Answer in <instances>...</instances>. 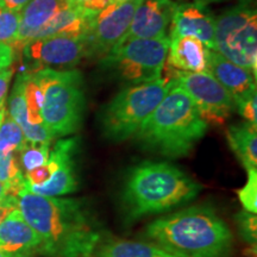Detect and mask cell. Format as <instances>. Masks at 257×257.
Segmentation results:
<instances>
[{
	"instance_id": "1",
	"label": "cell",
	"mask_w": 257,
	"mask_h": 257,
	"mask_svg": "<svg viewBox=\"0 0 257 257\" xmlns=\"http://www.w3.org/2000/svg\"><path fill=\"white\" fill-rule=\"evenodd\" d=\"M17 207L42 238V253L53 257H93L102 239L91 210L78 199L43 197L23 189Z\"/></svg>"
},
{
	"instance_id": "2",
	"label": "cell",
	"mask_w": 257,
	"mask_h": 257,
	"mask_svg": "<svg viewBox=\"0 0 257 257\" xmlns=\"http://www.w3.org/2000/svg\"><path fill=\"white\" fill-rule=\"evenodd\" d=\"M147 239L178 257H227L232 233L213 208L199 205L154 220Z\"/></svg>"
},
{
	"instance_id": "3",
	"label": "cell",
	"mask_w": 257,
	"mask_h": 257,
	"mask_svg": "<svg viewBox=\"0 0 257 257\" xmlns=\"http://www.w3.org/2000/svg\"><path fill=\"white\" fill-rule=\"evenodd\" d=\"M202 185L167 162H143L128 170L121 192L126 218L138 219L172 211L200 194Z\"/></svg>"
},
{
	"instance_id": "4",
	"label": "cell",
	"mask_w": 257,
	"mask_h": 257,
	"mask_svg": "<svg viewBox=\"0 0 257 257\" xmlns=\"http://www.w3.org/2000/svg\"><path fill=\"white\" fill-rule=\"evenodd\" d=\"M207 127L189 95L174 83L135 136L146 149L178 159L192 152Z\"/></svg>"
},
{
	"instance_id": "5",
	"label": "cell",
	"mask_w": 257,
	"mask_h": 257,
	"mask_svg": "<svg viewBox=\"0 0 257 257\" xmlns=\"http://www.w3.org/2000/svg\"><path fill=\"white\" fill-rule=\"evenodd\" d=\"M32 75L43 91L42 119L53 137L75 134L86 106L81 73L44 68Z\"/></svg>"
},
{
	"instance_id": "6",
	"label": "cell",
	"mask_w": 257,
	"mask_h": 257,
	"mask_svg": "<svg viewBox=\"0 0 257 257\" xmlns=\"http://www.w3.org/2000/svg\"><path fill=\"white\" fill-rule=\"evenodd\" d=\"M173 85L174 80L160 78L121 89L101 111L102 135L111 142L134 137Z\"/></svg>"
},
{
	"instance_id": "7",
	"label": "cell",
	"mask_w": 257,
	"mask_h": 257,
	"mask_svg": "<svg viewBox=\"0 0 257 257\" xmlns=\"http://www.w3.org/2000/svg\"><path fill=\"white\" fill-rule=\"evenodd\" d=\"M213 50L256 76L257 16L249 2L243 0L216 18Z\"/></svg>"
},
{
	"instance_id": "8",
	"label": "cell",
	"mask_w": 257,
	"mask_h": 257,
	"mask_svg": "<svg viewBox=\"0 0 257 257\" xmlns=\"http://www.w3.org/2000/svg\"><path fill=\"white\" fill-rule=\"evenodd\" d=\"M168 49L169 38L124 40L104 55L102 66L130 85L152 82L162 78Z\"/></svg>"
},
{
	"instance_id": "9",
	"label": "cell",
	"mask_w": 257,
	"mask_h": 257,
	"mask_svg": "<svg viewBox=\"0 0 257 257\" xmlns=\"http://www.w3.org/2000/svg\"><path fill=\"white\" fill-rule=\"evenodd\" d=\"M174 83L189 95L207 125H223L236 110L232 96L210 72H176Z\"/></svg>"
},
{
	"instance_id": "10",
	"label": "cell",
	"mask_w": 257,
	"mask_h": 257,
	"mask_svg": "<svg viewBox=\"0 0 257 257\" xmlns=\"http://www.w3.org/2000/svg\"><path fill=\"white\" fill-rule=\"evenodd\" d=\"M141 0L111 3L98 12L87 35L88 54L106 55L127 34L135 11Z\"/></svg>"
},
{
	"instance_id": "11",
	"label": "cell",
	"mask_w": 257,
	"mask_h": 257,
	"mask_svg": "<svg viewBox=\"0 0 257 257\" xmlns=\"http://www.w3.org/2000/svg\"><path fill=\"white\" fill-rule=\"evenodd\" d=\"M78 142L76 137L60 140L47 161L51 173L48 181L37 186H24V189L43 197H63L75 192L79 186L75 162Z\"/></svg>"
},
{
	"instance_id": "12",
	"label": "cell",
	"mask_w": 257,
	"mask_h": 257,
	"mask_svg": "<svg viewBox=\"0 0 257 257\" xmlns=\"http://www.w3.org/2000/svg\"><path fill=\"white\" fill-rule=\"evenodd\" d=\"M24 55L38 64L55 67H75L88 55L86 36L56 35L29 42L24 46Z\"/></svg>"
},
{
	"instance_id": "13",
	"label": "cell",
	"mask_w": 257,
	"mask_h": 257,
	"mask_svg": "<svg viewBox=\"0 0 257 257\" xmlns=\"http://www.w3.org/2000/svg\"><path fill=\"white\" fill-rule=\"evenodd\" d=\"M176 6L178 4L174 0H141L127 34L121 41L133 38H169L168 30Z\"/></svg>"
},
{
	"instance_id": "14",
	"label": "cell",
	"mask_w": 257,
	"mask_h": 257,
	"mask_svg": "<svg viewBox=\"0 0 257 257\" xmlns=\"http://www.w3.org/2000/svg\"><path fill=\"white\" fill-rule=\"evenodd\" d=\"M214 22L212 12L200 3L178 4L169 28V40L191 36L198 38L210 50L214 49Z\"/></svg>"
},
{
	"instance_id": "15",
	"label": "cell",
	"mask_w": 257,
	"mask_h": 257,
	"mask_svg": "<svg viewBox=\"0 0 257 257\" xmlns=\"http://www.w3.org/2000/svg\"><path fill=\"white\" fill-rule=\"evenodd\" d=\"M0 251L9 257H30L42 253V238L22 216L18 207L0 223Z\"/></svg>"
},
{
	"instance_id": "16",
	"label": "cell",
	"mask_w": 257,
	"mask_h": 257,
	"mask_svg": "<svg viewBox=\"0 0 257 257\" xmlns=\"http://www.w3.org/2000/svg\"><path fill=\"white\" fill-rule=\"evenodd\" d=\"M207 72L226 88L232 96L234 105L256 94V76L214 50L208 51Z\"/></svg>"
},
{
	"instance_id": "17",
	"label": "cell",
	"mask_w": 257,
	"mask_h": 257,
	"mask_svg": "<svg viewBox=\"0 0 257 257\" xmlns=\"http://www.w3.org/2000/svg\"><path fill=\"white\" fill-rule=\"evenodd\" d=\"M208 51L210 49L195 37L170 38L167 62L176 72H207Z\"/></svg>"
},
{
	"instance_id": "18",
	"label": "cell",
	"mask_w": 257,
	"mask_h": 257,
	"mask_svg": "<svg viewBox=\"0 0 257 257\" xmlns=\"http://www.w3.org/2000/svg\"><path fill=\"white\" fill-rule=\"evenodd\" d=\"M66 5V0H30L19 12L21 21L15 44L25 46L34 41Z\"/></svg>"
},
{
	"instance_id": "19",
	"label": "cell",
	"mask_w": 257,
	"mask_h": 257,
	"mask_svg": "<svg viewBox=\"0 0 257 257\" xmlns=\"http://www.w3.org/2000/svg\"><path fill=\"white\" fill-rule=\"evenodd\" d=\"M93 257H178L150 242L101 239Z\"/></svg>"
},
{
	"instance_id": "20",
	"label": "cell",
	"mask_w": 257,
	"mask_h": 257,
	"mask_svg": "<svg viewBox=\"0 0 257 257\" xmlns=\"http://www.w3.org/2000/svg\"><path fill=\"white\" fill-rule=\"evenodd\" d=\"M226 138L231 149L242 166L248 169L257 167V134L256 127L248 123L230 125L226 130Z\"/></svg>"
},
{
	"instance_id": "21",
	"label": "cell",
	"mask_w": 257,
	"mask_h": 257,
	"mask_svg": "<svg viewBox=\"0 0 257 257\" xmlns=\"http://www.w3.org/2000/svg\"><path fill=\"white\" fill-rule=\"evenodd\" d=\"M0 181L9 197L17 198L24 189L25 179L16 159V153H0Z\"/></svg>"
},
{
	"instance_id": "22",
	"label": "cell",
	"mask_w": 257,
	"mask_h": 257,
	"mask_svg": "<svg viewBox=\"0 0 257 257\" xmlns=\"http://www.w3.org/2000/svg\"><path fill=\"white\" fill-rule=\"evenodd\" d=\"M27 144L23 131L10 115L0 125V153H19Z\"/></svg>"
},
{
	"instance_id": "23",
	"label": "cell",
	"mask_w": 257,
	"mask_h": 257,
	"mask_svg": "<svg viewBox=\"0 0 257 257\" xmlns=\"http://www.w3.org/2000/svg\"><path fill=\"white\" fill-rule=\"evenodd\" d=\"M50 144H40V143H29L23 147V149L19 152L21 154V165L25 172L43 166L49 159Z\"/></svg>"
},
{
	"instance_id": "24",
	"label": "cell",
	"mask_w": 257,
	"mask_h": 257,
	"mask_svg": "<svg viewBox=\"0 0 257 257\" xmlns=\"http://www.w3.org/2000/svg\"><path fill=\"white\" fill-rule=\"evenodd\" d=\"M19 21H21L19 12L8 10L0 3V42L11 47L16 43Z\"/></svg>"
},
{
	"instance_id": "25",
	"label": "cell",
	"mask_w": 257,
	"mask_h": 257,
	"mask_svg": "<svg viewBox=\"0 0 257 257\" xmlns=\"http://www.w3.org/2000/svg\"><path fill=\"white\" fill-rule=\"evenodd\" d=\"M245 185L238 191V199L243 208L250 213H257V168L248 169Z\"/></svg>"
},
{
	"instance_id": "26",
	"label": "cell",
	"mask_w": 257,
	"mask_h": 257,
	"mask_svg": "<svg viewBox=\"0 0 257 257\" xmlns=\"http://www.w3.org/2000/svg\"><path fill=\"white\" fill-rule=\"evenodd\" d=\"M236 221L242 239L256 248L257 242V218L256 214L242 210L236 214Z\"/></svg>"
},
{
	"instance_id": "27",
	"label": "cell",
	"mask_w": 257,
	"mask_h": 257,
	"mask_svg": "<svg viewBox=\"0 0 257 257\" xmlns=\"http://www.w3.org/2000/svg\"><path fill=\"white\" fill-rule=\"evenodd\" d=\"M257 95L253 94L245 100L238 102L236 105V108L238 110L239 114L245 119V123H248L252 126H257Z\"/></svg>"
},
{
	"instance_id": "28",
	"label": "cell",
	"mask_w": 257,
	"mask_h": 257,
	"mask_svg": "<svg viewBox=\"0 0 257 257\" xmlns=\"http://www.w3.org/2000/svg\"><path fill=\"white\" fill-rule=\"evenodd\" d=\"M66 2L70 5L80 6V8H83L92 12H96V14L112 3L111 0H66Z\"/></svg>"
},
{
	"instance_id": "29",
	"label": "cell",
	"mask_w": 257,
	"mask_h": 257,
	"mask_svg": "<svg viewBox=\"0 0 257 257\" xmlns=\"http://www.w3.org/2000/svg\"><path fill=\"white\" fill-rule=\"evenodd\" d=\"M12 78V70L11 69H4L0 72V110L4 108L5 99L8 95L9 85Z\"/></svg>"
},
{
	"instance_id": "30",
	"label": "cell",
	"mask_w": 257,
	"mask_h": 257,
	"mask_svg": "<svg viewBox=\"0 0 257 257\" xmlns=\"http://www.w3.org/2000/svg\"><path fill=\"white\" fill-rule=\"evenodd\" d=\"M14 61V49L9 44L0 42V72L8 69Z\"/></svg>"
},
{
	"instance_id": "31",
	"label": "cell",
	"mask_w": 257,
	"mask_h": 257,
	"mask_svg": "<svg viewBox=\"0 0 257 257\" xmlns=\"http://www.w3.org/2000/svg\"><path fill=\"white\" fill-rule=\"evenodd\" d=\"M17 207V198L10 197L8 200H5L3 204H0V223L4 220V218L8 216L10 211Z\"/></svg>"
},
{
	"instance_id": "32",
	"label": "cell",
	"mask_w": 257,
	"mask_h": 257,
	"mask_svg": "<svg viewBox=\"0 0 257 257\" xmlns=\"http://www.w3.org/2000/svg\"><path fill=\"white\" fill-rule=\"evenodd\" d=\"M29 2H30V0H0V3H2L6 9L16 12H21V10L23 9Z\"/></svg>"
},
{
	"instance_id": "33",
	"label": "cell",
	"mask_w": 257,
	"mask_h": 257,
	"mask_svg": "<svg viewBox=\"0 0 257 257\" xmlns=\"http://www.w3.org/2000/svg\"><path fill=\"white\" fill-rule=\"evenodd\" d=\"M9 198L10 197L8 195V193H6V189L4 187V185H3L2 181H0V204H3V202H4L5 200H8Z\"/></svg>"
},
{
	"instance_id": "34",
	"label": "cell",
	"mask_w": 257,
	"mask_h": 257,
	"mask_svg": "<svg viewBox=\"0 0 257 257\" xmlns=\"http://www.w3.org/2000/svg\"><path fill=\"white\" fill-rule=\"evenodd\" d=\"M195 2L200 3L202 5H208V4H213V3H220L223 0H195Z\"/></svg>"
},
{
	"instance_id": "35",
	"label": "cell",
	"mask_w": 257,
	"mask_h": 257,
	"mask_svg": "<svg viewBox=\"0 0 257 257\" xmlns=\"http://www.w3.org/2000/svg\"><path fill=\"white\" fill-rule=\"evenodd\" d=\"M5 114H6V110H5V107H4V108H2V110H0V125H2L3 120H4Z\"/></svg>"
},
{
	"instance_id": "36",
	"label": "cell",
	"mask_w": 257,
	"mask_h": 257,
	"mask_svg": "<svg viewBox=\"0 0 257 257\" xmlns=\"http://www.w3.org/2000/svg\"><path fill=\"white\" fill-rule=\"evenodd\" d=\"M111 2L114 3V4H121V3L127 2V0H111Z\"/></svg>"
},
{
	"instance_id": "37",
	"label": "cell",
	"mask_w": 257,
	"mask_h": 257,
	"mask_svg": "<svg viewBox=\"0 0 257 257\" xmlns=\"http://www.w3.org/2000/svg\"><path fill=\"white\" fill-rule=\"evenodd\" d=\"M0 257H9V256L5 255V253L3 252V251H0Z\"/></svg>"
}]
</instances>
